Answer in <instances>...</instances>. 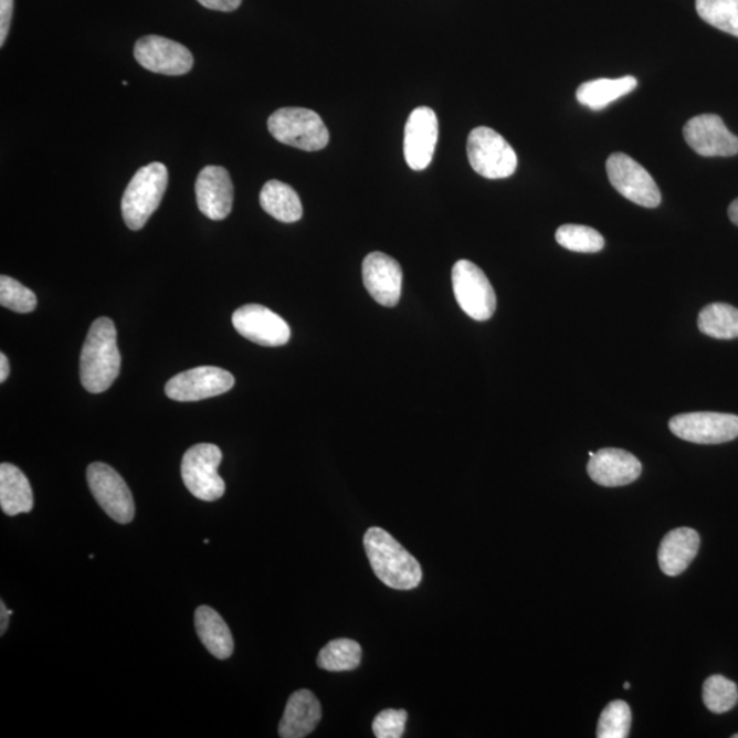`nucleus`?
<instances>
[{
  "label": "nucleus",
  "mask_w": 738,
  "mask_h": 738,
  "mask_svg": "<svg viewBox=\"0 0 738 738\" xmlns=\"http://www.w3.org/2000/svg\"><path fill=\"white\" fill-rule=\"evenodd\" d=\"M198 2L201 6H204L205 9L230 13V11H234L240 8L242 0H198Z\"/></svg>",
  "instance_id": "72a5a7b5"
},
{
  "label": "nucleus",
  "mask_w": 738,
  "mask_h": 738,
  "mask_svg": "<svg viewBox=\"0 0 738 738\" xmlns=\"http://www.w3.org/2000/svg\"><path fill=\"white\" fill-rule=\"evenodd\" d=\"M607 170L610 183L616 192L632 203L645 209H655L661 204L658 184L636 160L625 154H613L608 159Z\"/></svg>",
  "instance_id": "1a4fd4ad"
},
{
  "label": "nucleus",
  "mask_w": 738,
  "mask_h": 738,
  "mask_svg": "<svg viewBox=\"0 0 738 738\" xmlns=\"http://www.w3.org/2000/svg\"><path fill=\"white\" fill-rule=\"evenodd\" d=\"M13 614V611L6 609V604L2 601L0 603V616H2V621H0V633H2V636L6 631H8L9 626V616Z\"/></svg>",
  "instance_id": "f704fd0d"
},
{
  "label": "nucleus",
  "mask_w": 738,
  "mask_h": 738,
  "mask_svg": "<svg viewBox=\"0 0 738 738\" xmlns=\"http://www.w3.org/2000/svg\"><path fill=\"white\" fill-rule=\"evenodd\" d=\"M699 330L715 339L738 338V309L725 303H714L702 309L697 319Z\"/></svg>",
  "instance_id": "393cba45"
},
{
  "label": "nucleus",
  "mask_w": 738,
  "mask_h": 738,
  "mask_svg": "<svg viewBox=\"0 0 738 738\" xmlns=\"http://www.w3.org/2000/svg\"><path fill=\"white\" fill-rule=\"evenodd\" d=\"M0 506L8 516L21 515L33 509L31 483L15 465H0Z\"/></svg>",
  "instance_id": "4be33fe9"
},
{
  "label": "nucleus",
  "mask_w": 738,
  "mask_h": 738,
  "mask_svg": "<svg viewBox=\"0 0 738 738\" xmlns=\"http://www.w3.org/2000/svg\"><path fill=\"white\" fill-rule=\"evenodd\" d=\"M194 628L201 643L218 660H229L234 651V640L226 622L215 610L200 607L194 613Z\"/></svg>",
  "instance_id": "412c9836"
},
{
  "label": "nucleus",
  "mask_w": 738,
  "mask_h": 738,
  "mask_svg": "<svg viewBox=\"0 0 738 738\" xmlns=\"http://www.w3.org/2000/svg\"><path fill=\"white\" fill-rule=\"evenodd\" d=\"M686 144L700 157H735L738 154V137L730 133L715 114H703L684 126Z\"/></svg>",
  "instance_id": "ddd939ff"
},
{
  "label": "nucleus",
  "mask_w": 738,
  "mask_h": 738,
  "mask_svg": "<svg viewBox=\"0 0 738 738\" xmlns=\"http://www.w3.org/2000/svg\"><path fill=\"white\" fill-rule=\"evenodd\" d=\"M637 80L632 76L621 78H599L587 81L579 86L578 101L582 106L599 112L620 97L631 94L636 88Z\"/></svg>",
  "instance_id": "5701e85b"
},
{
  "label": "nucleus",
  "mask_w": 738,
  "mask_h": 738,
  "mask_svg": "<svg viewBox=\"0 0 738 738\" xmlns=\"http://www.w3.org/2000/svg\"><path fill=\"white\" fill-rule=\"evenodd\" d=\"M679 440L697 445H719L738 437V417L729 413L694 412L674 417L668 423Z\"/></svg>",
  "instance_id": "9d476101"
},
{
  "label": "nucleus",
  "mask_w": 738,
  "mask_h": 738,
  "mask_svg": "<svg viewBox=\"0 0 738 738\" xmlns=\"http://www.w3.org/2000/svg\"><path fill=\"white\" fill-rule=\"evenodd\" d=\"M0 305L17 314H29L36 308L38 298L19 281L2 275L0 276Z\"/></svg>",
  "instance_id": "7c9ffc66"
},
{
  "label": "nucleus",
  "mask_w": 738,
  "mask_h": 738,
  "mask_svg": "<svg viewBox=\"0 0 738 738\" xmlns=\"http://www.w3.org/2000/svg\"><path fill=\"white\" fill-rule=\"evenodd\" d=\"M128 81H123V85L128 86Z\"/></svg>",
  "instance_id": "58836bf2"
},
{
  "label": "nucleus",
  "mask_w": 738,
  "mask_h": 738,
  "mask_svg": "<svg viewBox=\"0 0 738 738\" xmlns=\"http://www.w3.org/2000/svg\"><path fill=\"white\" fill-rule=\"evenodd\" d=\"M362 281L375 302L396 307L402 293V268L396 259L373 252L362 263Z\"/></svg>",
  "instance_id": "f3484780"
},
{
  "label": "nucleus",
  "mask_w": 738,
  "mask_h": 738,
  "mask_svg": "<svg viewBox=\"0 0 738 738\" xmlns=\"http://www.w3.org/2000/svg\"><path fill=\"white\" fill-rule=\"evenodd\" d=\"M556 240L565 250L580 253L601 252L604 246L602 234L582 224H563L557 230Z\"/></svg>",
  "instance_id": "cd10ccee"
},
{
  "label": "nucleus",
  "mask_w": 738,
  "mask_h": 738,
  "mask_svg": "<svg viewBox=\"0 0 738 738\" xmlns=\"http://www.w3.org/2000/svg\"><path fill=\"white\" fill-rule=\"evenodd\" d=\"M199 210L212 221H223L233 209L234 187L224 167L207 166L196 180Z\"/></svg>",
  "instance_id": "dca6fc26"
},
{
  "label": "nucleus",
  "mask_w": 738,
  "mask_h": 738,
  "mask_svg": "<svg viewBox=\"0 0 738 738\" xmlns=\"http://www.w3.org/2000/svg\"><path fill=\"white\" fill-rule=\"evenodd\" d=\"M14 0H0V45H4L13 20Z\"/></svg>",
  "instance_id": "473e14b6"
},
{
  "label": "nucleus",
  "mask_w": 738,
  "mask_h": 738,
  "mask_svg": "<svg viewBox=\"0 0 738 738\" xmlns=\"http://www.w3.org/2000/svg\"><path fill=\"white\" fill-rule=\"evenodd\" d=\"M271 135L285 146L315 152L326 148L330 135L319 114L302 107H285L268 118Z\"/></svg>",
  "instance_id": "20e7f679"
},
{
  "label": "nucleus",
  "mask_w": 738,
  "mask_h": 738,
  "mask_svg": "<svg viewBox=\"0 0 738 738\" xmlns=\"http://www.w3.org/2000/svg\"><path fill=\"white\" fill-rule=\"evenodd\" d=\"M10 365L8 357L4 354L0 355V382H6V379L9 378Z\"/></svg>",
  "instance_id": "c9c22d12"
},
{
  "label": "nucleus",
  "mask_w": 738,
  "mask_h": 738,
  "mask_svg": "<svg viewBox=\"0 0 738 738\" xmlns=\"http://www.w3.org/2000/svg\"><path fill=\"white\" fill-rule=\"evenodd\" d=\"M452 280L461 309L477 321L492 319L497 308V296L486 274L476 264L460 261L454 264Z\"/></svg>",
  "instance_id": "0eeeda50"
},
{
  "label": "nucleus",
  "mask_w": 738,
  "mask_h": 738,
  "mask_svg": "<svg viewBox=\"0 0 738 738\" xmlns=\"http://www.w3.org/2000/svg\"><path fill=\"white\" fill-rule=\"evenodd\" d=\"M408 713L405 710H383L373 719L372 730L378 738H400L405 731Z\"/></svg>",
  "instance_id": "2f4dec72"
},
{
  "label": "nucleus",
  "mask_w": 738,
  "mask_h": 738,
  "mask_svg": "<svg viewBox=\"0 0 738 738\" xmlns=\"http://www.w3.org/2000/svg\"><path fill=\"white\" fill-rule=\"evenodd\" d=\"M437 140V118L434 109L418 107L413 109L405 126L403 155L409 167L414 171L425 170L435 154Z\"/></svg>",
  "instance_id": "2eb2a0df"
},
{
  "label": "nucleus",
  "mask_w": 738,
  "mask_h": 738,
  "mask_svg": "<svg viewBox=\"0 0 738 738\" xmlns=\"http://www.w3.org/2000/svg\"><path fill=\"white\" fill-rule=\"evenodd\" d=\"M624 688H625V689H630V688H631V684H630V683H625Z\"/></svg>",
  "instance_id": "4c0bfd02"
},
{
  "label": "nucleus",
  "mask_w": 738,
  "mask_h": 738,
  "mask_svg": "<svg viewBox=\"0 0 738 738\" xmlns=\"http://www.w3.org/2000/svg\"><path fill=\"white\" fill-rule=\"evenodd\" d=\"M729 218L730 221L738 226V199L734 201V203L730 204L729 207Z\"/></svg>",
  "instance_id": "e433bc0d"
},
{
  "label": "nucleus",
  "mask_w": 738,
  "mask_h": 738,
  "mask_svg": "<svg viewBox=\"0 0 738 738\" xmlns=\"http://www.w3.org/2000/svg\"><path fill=\"white\" fill-rule=\"evenodd\" d=\"M222 452L211 443L194 445L183 454L181 475L184 487L193 497L213 502L223 497L226 484L218 474L222 463Z\"/></svg>",
  "instance_id": "39448f33"
},
{
  "label": "nucleus",
  "mask_w": 738,
  "mask_h": 738,
  "mask_svg": "<svg viewBox=\"0 0 738 738\" xmlns=\"http://www.w3.org/2000/svg\"><path fill=\"white\" fill-rule=\"evenodd\" d=\"M321 719V706L313 692L299 689L287 700L280 724L282 738H304L313 734Z\"/></svg>",
  "instance_id": "6ab92c4d"
},
{
  "label": "nucleus",
  "mask_w": 738,
  "mask_h": 738,
  "mask_svg": "<svg viewBox=\"0 0 738 738\" xmlns=\"http://www.w3.org/2000/svg\"><path fill=\"white\" fill-rule=\"evenodd\" d=\"M365 547L368 561L383 584L394 590L409 591L422 582L423 569L418 559L384 529L369 528L365 536Z\"/></svg>",
  "instance_id": "f03ea898"
},
{
  "label": "nucleus",
  "mask_w": 738,
  "mask_h": 738,
  "mask_svg": "<svg viewBox=\"0 0 738 738\" xmlns=\"http://www.w3.org/2000/svg\"><path fill=\"white\" fill-rule=\"evenodd\" d=\"M588 475L603 487L626 486L642 475L643 466L633 454L622 449H601L587 466Z\"/></svg>",
  "instance_id": "a211bd4d"
},
{
  "label": "nucleus",
  "mask_w": 738,
  "mask_h": 738,
  "mask_svg": "<svg viewBox=\"0 0 738 738\" xmlns=\"http://www.w3.org/2000/svg\"><path fill=\"white\" fill-rule=\"evenodd\" d=\"M703 702L714 714L728 713L738 702L737 685L723 676H711L703 685Z\"/></svg>",
  "instance_id": "c85d7f7f"
},
{
  "label": "nucleus",
  "mask_w": 738,
  "mask_h": 738,
  "mask_svg": "<svg viewBox=\"0 0 738 738\" xmlns=\"http://www.w3.org/2000/svg\"><path fill=\"white\" fill-rule=\"evenodd\" d=\"M700 536L692 528H677L663 538L658 562L663 573L676 578L685 572L699 552Z\"/></svg>",
  "instance_id": "aec40b11"
},
{
  "label": "nucleus",
  "mask_w": 738,
  "mask_h": 738,
  "mask_svg": "<svg viewBox=\"0 0 738 738\" xmlns=\"http://www.w3.org/2000/svg\"><path fill=\"white\" fill-rule=\"evenodd\" d=\"M734 738H738V735H735Z\"/></svg>",
  "instance_id": "ea45409f"
},
{
  "label": "nucleus",
  "mask_w": 738,
  "mask_h": 738,
  "mask_svg": "<svg viewBox=\"0 0 738 738\" xmlns=\"http://www.w3.org/2000/svg\"><path fill=\"white\" fill-rule=\"evenodd\" d=\"M233 326L242 337L262 346L289 342L291 327L273 310L259 304H247L233 314Z\"/></svg>",
  "instance_id": "4468645a"
},
{
  "label": "nucleus",
  "mask_w": 738,
  "mask_h": 738,
  "mask_svg": "<svg viewBox=\"0 0 738 738\" xmlns=\"http://www.w3.org/2000/svg\"><path fill=\"white\" fill-rule=\"evenodd\" d=\"M135 57L148 72L165 76H183L194 65L193 55L184 45L155 34L137 40Z\"/></svg>",
  "instance_id": "f8f14e48"
},
{
  "label": "nucleus",
  "mask_w": 738,
  "mask_h": 738,
  "mask_svg": "<svg viewBox=\"0 0 738 738\" xmlns=\"http://www.w3.org/2000/svg\"><path fill=\"white\" fill-rule=\"evenodd\" d=\"M696 11L707 24L738 38V0H696Z\"/></svg>",
  "instance_id": "bb28decb"
},
{
  "label": "nucleus",
  "mask_w": 738,
  "mask_h": 738,
  "mask_svg": "<svg viewBox=\"0 0 738 738\" xmlns=\"http://www.w3.org/2000/svg\"><path fill=\"white\" fill-rule=\"evenodd\" d=\"M262 209L276 221L294 223L303 218V204L296 190L289 184L271 180L261 192Z\"/></svg>",
  "instance_id": "b1692460"
},
{
  "label": "nucleus",
  "mask_w": 738,
  "mask_h": 738,
  "mask_svg": "<svg viewBox=\"0 0 738 738\" xmlns=\"http://www.w3.org/2000/svg\"><path fill=\"white\" fill-rule=\"evenodd\" d=\"M360 644L350 639H337L320 650L317 666L327 672H349L361 662Z\"/></svg>",
  "instance_id": "a878e982"
},
{
  "label": "nucleus",
  "mask_w": 738,
  "mask_h": 738,
  "mask_svg": "<svg viewBox=\"0 0 738 738\" xmlns=\"http://www.w3.org/2000/svg\"><path fill=\"white\" fill-rule=\"evenodd\" d=\"M235 379L226 369L198 367L176 375L166 384V394L178 402H194L228 393Z\"/></svg>",
  "instance_id": "9b49d317"
},
{
  "label": "nucleus",
  "mask_w": 738,
  "mask_h": 738,
  "mask_svg": "<svg viewBox=\"0 0 738 738\" xmlns=\"http://www.w3.org/2000/svg\"><path fill=\"white\" fill-rule=\"evenodd\" d=\"M632 711L625 702L614 700L604 708L599 718L598 738H625L630 736Z\"/></svg>",
  "instance_id": "c756f323"
},
{
  "label": "nucleus",
  "mask_w": 738,
  "mask_h": 738,
  "mask_svg": "<svg viewBox=\"0 0 738 738\" xmlns=\"http://www.w3.org/2000/svg\"><path fill=\"white\" fill-rule=\"evenodd\" d=\"M167 184H169V171L159 161H154L137 170L123 199V217L126 226L135 232L146 226L149 218L159 209Z\"/></svg>",
  "instance_id": "7ed1b4c3"
},
{
  "label": "nucleus",
  "mask_w": 738,
  "mask_h": 738,
  "mask_svg": "<svg viewBox=\"0 0 738 738\" xmlns=\"http://www.w3.org/2000/svg\"><path fill=\"white\" fill-rule=\"evenodd\" d=\"M120 371L117 330L108 317H99L86 336L80 359V378L84 389L101 394L112 388Z\"/></svg>",
  "instance_id": "f257e3e1"
},
{
  "label": "nucleus",
  "mask_w": 738,
  "mask_h": 738,
  "mask_svg": "<svg viewBox=\"0 0 738 738\" xmlns=\"http://www.w3.org/2000/svg\"><path fill=\"white\" fill-rule=\"evenodd\" d=\"M468 158L472 169L488 180H502L515 175L517 155L499 133L481 126L468 137Z\"/></svg>",
  "instance_id": "423d86ee"
},
{
  "label": "nucleus",
  "mask_w": 738,
  "mask_h": 738,
  "mask_svg": "<svg viewBox=\"0 0 738 738\" xmlns=\"http://www.w3.org/2000/svg\"><path fill=\"white\" fill-rule=\"evenodd\" d=\"M86 481L97 504L108 517L118 524H129L135 518V499L128 484L113 470L103 463H94L86 470Z\"/></svg>",
  "instance_id": "6e6552de"
}]
</instances>
